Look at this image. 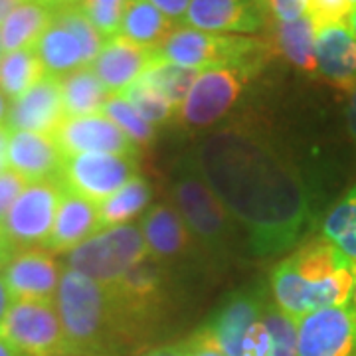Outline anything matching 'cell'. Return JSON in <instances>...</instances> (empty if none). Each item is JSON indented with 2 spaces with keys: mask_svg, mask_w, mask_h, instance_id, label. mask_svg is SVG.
Wrapping results in <instances>:
<instances>
[{
  "mask_svg": "<svg viewBox=\"0 0 356 356\" xmlns=\"http://www.w3.org/2000/svg\"><path fill=\"white\" fill-rule=\"evenodd\" d=\"M194 163L248 232L255 255H277L299 242L311 222V204L299 172L261 135L229 127L198 145Z\"/></svg>",
  "mask_w": 356,
  "mask_h": 356,
  "instance_id": "6da1fadb",
  "label": "cell"
},
{
  "mask_svg": "<svg viewBox=\"0 0 356 356\" xmlns=\"http://www.w3.org/2000/svg\"><path fill=\"white\" fill-rule=\"evenodd\" d=\"M74 356H119L145 332L117 301L111 287L64 269L54 297Z\"/></svg>",
  "mask_w": 356,
  "mask_h": 356,
  "instance_id": "7a4b0ae2",
  "label": "cell"
},
{
  "mask_svg": "<svg viewBox=\"0 0 356 356\" xmlns=\"http://www.w3.org/2000/svg\"><path fill=\"white\" fill-rule=\"evenodd\" d=\"M356 266L331 242L315 240L281 259L271 271L273 303L293 321L327 307L348 305Z\"/></svg>",
  "mask_w": 356,
  "mask_h": 356,
  "instance_id": "3957f363",
  "label": "cell"
},
{
  "mask_svg": "<svg viewBox=\"0 0 356 356\" xmlns=\"http://www.w3.org/2000/svg\"><path fill=\"white\" fill-rule=\"evenodd\" d=\"M267 54L236 64L210 67L198 74L191 93L178 107L177 121L184 129L200 131L216 125L240 102L245 88L266 64Z\"/></svg>",
  "mask_w": 356,
  "mask_h": 356,
  "instance_id": "277c9868",
  "label": "cell"
},
{
  "mask_svg": "<svg viewBox=\"0 0 356 356\" xmlns=\"http://www.w3.org/2000/svg\"><path fill=\"white\" fill-rule=\"evenodd\" d=\"M170 192L172 206L194 238L216 254L226 252L236 236V222L206 182L194 159L178 166Z\"/></svg>",
  "mask_w": 356,
  "mask_h": 356,
  "instance_id": "5b68a950",
  "label": "cell"
},
{
  "mask_svg": "<svg viewBox=\"0 0 356 356\" xmlns=\"http://www.w3.org/2000/svg\"><path fill=\"white\" fill-rule=\"evenodd\" d=\"M147 259V243L139 224L129 222L103 228L79 243L62 259L65 269H74L105 287H113L140 261Z\"/></svg>",
  "mask_w": 356,
  "mask_h": 356,
  "instance_id": "8992f818",
  "label": "cell"
},
{
  "mask_svg": "<svg viewBox=\"0 0 356 356\" xmlns=\"http://www.w3.org/2000/svg\"><path fill=\"white\" fill-rule=\"evenodd\" d=\"M105 42L79 4H67L54 10V20L34 50L48 76L64 77L93 64Z\"/></svg>",
  "mask_w": 356,
  "mask_h": 356,
  "instance_id": "52a82bcc",
  "label": "cell"
},
{
  "mask_svg": "<svg viewBox=\"0 0 356 356\" xmlns=\"http://www.w3.org/2000/svg\"><path fill=\"white\" fill-rule=\"evenodd\" d=\"M269 46L261 40L240 34H212L194 30L188 26H178L161 46V58L170 64L191 67V70H210L220 65L236 64L254 56L267 54Z\"/></svg>",
  "mask_w": 356,
  "mask_h": 356,
  "instance_id": "ba28073f",
  "label": "cell"
},
{
  "mask_svg": "<svg viewBox=\"0 0 356 356\" xmlns=\"http://www.w3.org/2000/svg\"><path fill=\"white\" fill-rule=\"evenodd\" d=\"M0 337L22 356H74L54 301H14Z\"/></svg>",
  "mask_w": 356,
  "mask_h": 356,
  "instance_id": "9c48e42d",
  "label": "cell"
},
{
  "mask_svg": "<svg viewBox=\"0 0 356 356\" xmlns=\"http://www.w3.org/2000/svg\"><path fill=\"white\" fill-rule=\"evenodd\" d=\"M64 196L60 178L28 184L2 222V236L14 250L44 248Z\"/></svg>",
  "mask_w": 356,
  "mask_h": 356,
  "instance_id": "30bf717a",
  "label": "cell"
},
{
  "mask_svg": "<svg viewBox=\"0 0 356 356\" xmlns=\"http://www.w3.org/2000/svg\"><path fill=\"white\" fill-rule=\"evenodd\" d=\"M135 177H139L137 156L86 153L64 156L58 178L67 192L102 204Z\"/></svg>",
  "mask_w": 356,
  "mask_h": 356,
  "instance_id": "8fae6325",
  "label": "cell"
},
{
  "mask_svg": "<svg viewBox=\"0 0 356 356\" xmlns=\"http://www.w3.org/2000/svg\"><path fill=\"white\" fill-rule=\"evenodd\" d=\"M297 356H356V311L350 305L313 311L297 323Z\"/></svg>",
  "mask_w": 356,
  "mask_h": 356,
  "instance_id": "7c38bea8",
  "label": "cell"
},
{
  "mask_svg": "<svg viewBox=\"0 0 356 356\" xmlns=\"http://www.w3.org/2000/svg\"><path fill=\"white\" fill-rule=\"evenodd\" d=\"M64 264L46 248L16 250L2 267V277L14 301H54L64 275Z\"/></svg>",
  "mask_w": 356,
  "mask_h": 356,
  "instance_id": "4fadbf2b",
  "label": "cell"
},
{
  "mask_svg": "<svg viewBox=\"0 0 356 356\" xmlns=\"http://www.w3.org/2000/svg\"><path fill=\"white\" fill-rule=\"evenodd\" d=\"M54 139L64 156L86 153H107L139 156L140 149L103 113L67 117Z\"/></svg>",
  "mask_w": 356,
  "mask_h": 356,
  "instance_id": "5bb4252c",
  "label": "cell"
},
{
  "mask_svg": "<svg viewBox=\"0 0 356 356\" xmlns=\"http://www.w3.org/2000/svg\"><path fill=\"white\" fill-rule=\"evenodd\" d=\"M161 60L159 50L139 46L117 34L105 42L99 56L89 67L109 93H123Z\"/></svg>",
  "mask_w": 356,
  "mask_h": 356,
  "instance_id": "9a60e30c",
  "label": "cell"
},
{
  "mask_svg": "<svg viewBox=\"0 0 356 356\" xmlns=\"http://www.w3.org/2000/svg\"><path fill=\"white\" fill-rule=\"evenodd\" d=\"M147 243V259L168 264L186 259L196 248V238L172 204H154L139 222Z\"/></svg>",
  "mask_w": 356,
  "mask_h": 356,
  "instance_id": "2e32d148",
  "label": "cell"
},
{
  "mask_svg": "<svg viewBox=\"0 0 356 356\" xmlns=\"http://www.w3.org/2000/svg\"><path fill=\"white\" fill-rule=\"evenodd\" d=\"M67 119L62 99L60 79L46 76L22 97L10 102L6 127L10 131H30L42 135H56Z\"/></svg>",
  "mask_w": 356,
  "mask_h": 356,
  "instance_id": "e0dca14e",
  "label": "cell"
},
{
  "mask_svg": "<svg viewBox=\"0 0 356 356\" xmlns=\"http://www.w3.org/2000/svg\"><path fill=\"white\" fill-rule=\"evenodd\" d=\"M182 22L212 34H254L267 20L257 0H192Z\"/></svg>",
  "mask_w": 356,
  "mask_h": 356,
  "instance_id": "ac0fdd59",
  "label": "cell"
},
{
  "mask_svg": "<svg viewBox=\"0 0 356 356\" xmlns=\"http://www.w3.org/2000/svg\"><path fill=\"white\" fill-rule=\"evenodd\" d=\"M111 291L129 317L147 331L165 303V271L156 261L145 259L113 285Z\"/></svg>",
  "mask_w": 356,
  "mask_h": 356,
  "instance_id": "d6986e66",
  "label": "cell"
},
{
  "mask_svg": "<svg viewBox=\"0 0 356 356\" xmlns=\"http://www.w3.org/2000/svg\"><path fill=\"white\" fill-rule=\"evenodd\" d=\"M8 168L18 172L28 184L60 177L64 153L54 135L10 131L8 137Z\"/></svg>",
  "mask_w": 356,
  "mask_h": 356,
  "instance_id": "ffe728a7",
  "label": "cell"
},
{
  "mask_svg": "<svg viewBox=\"0 0 356 356\" xmlns=\"http://www.w3.org/2000/svg\"><path fill=\"white\" fill-rule=\"evenodd\" d=\"M317 74L341 91L356 88V38L346 24H325L315 36Z\"/></svg>",
  "mask_w": 356,
  "mask_h": 356,
  "instance_id": "44dd1931",
  "label": "cell"
},
{
  "mask_svg": "<svg viewBox=\"0 0 356 356\" xmlns=\"http://www.w3.org/2000/svg\"><path fill=\"white\" fill-rule=\"evenodd\" d=\"M266 303L264 293L254 289L234 293L222 303L214 318L208 323V329L214 332L226 355L242 356L243 337L252 329V325L261 318Z\"/></svg>",
  "mask_w": 356,
  "mask_h": 356,
  "instance_id": "7402d4cb",
  "label": "cell"
},
{
  "mask_svg": "<svg viewBox=\"0 0 356 356\" xmlns=\"http://www.w3.org/2000/svg\"><path fill=\"white\" fill-rule=\"evenodd\" d=\"M102 229L97 204L72 194L64 188V196L56 214V222L51 228L50 238L46 242V250L60 255L72 252L79 243L89 240L93 234Z\"/></svg>",
  "mask_w": 356,
  "mask_h": 356,
  "instance_id": "603a6c76",
  "label": "cell"
},
{
  "mask_svg": "<svg viewBox=\"0 0 356 356\" xmlns=\"http://www.w3.org/2000/svg\"><path fill=\"white\" fill-rule=\"evenodd\" d=\"M54 20V8L36 0H26L0 24V38L4 54L26 48H36L42 34Z\"/></svg>",
  "mask_w": 356,
  "mask_h": 356,
  "instance_id": "cb8c5ba5",
  "label": "cell"
},
{
  "mask_svg": "<svg viewBox=\"0 0 356 356\" xmlns=\"http://www.w3.org/2000/svg\"><path fill=\"white\" fill-rule=\"evenodd\" d=\"M177 28V22L166 18L149 0H129L119 36L145 48L161 50V46Z\"/></svg>",
  "mask_w": 356,
  "mask_h": 356,
  "instance_id": "d4e9b609",
  "label": "cell"
},
{
  "mask_svg": "<svg viewBox=\"0 0 356 356\" xmlns=\"http://www.w3.org/2000/svg\"><path fill=\"white\" fill-rule=\"evenodd\" d=\"M273 36H275V48L289 64L305 74H317V60H315L317 28L309 14L293 22H277Z\"/></svg>",
  "mask_w": 356,
  "mask_h": 356,
  "instance_id": "484cf974",
  "label": "cell"
},
{
  "mask_svg": "<svg viewBox=\"0 0 356 356\" xmlns=\"http://www.w3.org/2000/svg\"><path fill=\"white\" fill-rule=\"evenodd\" d=\"M60 79L62 99L67 117H88L102 113L103 105L109 99V91L103 88L99 77L91 67H81Z\"/></svg>",
  "mask_w": 356,
  "mask_h": 356,
  "instance_id": "4316f807",
  "label": "cell"
},
{
  "mask_svg": "<svg viewBox=\"0 0 356 356\" xmlns=\"http://www.w3.org/2000/svg\"><path fill=\"white\" fill-rule=\"evenodd\" d=\"M151 198H153V188L147 182V178L135 177L133 180H129L125 186L113 192L107 200L97 204L102 229L133 222V218L149 210Z\"/></svg>",
  "mask_w": 356,
  "mask_h": 356,
  "instance_id": "83f0119b",
  "label": "cell"
},
{
  "mask_svg": "<svg viewBox=\"0 0 356 356\" xmlns=\"http://www.w3.org/2000/svg\"><path fill=\"white\" fill-rule=\"evenodd\" d=\"M48 76L34 48L4 54L0 62V89L14 102Z\"/></svg>",
  "mask_w": 356,
  "mask_h": 356,
  "instance_id": "f1b7e54d",
  "label": "cell"
},
{
  "mask_svg": "<svg viewBox=\"0 0 356 356\" xmlns=\"http://www.w3.org/2000/svg\"><path fill=\"white\" fill-rule=\"evenodd\" d=\"M323 238L337 245L356 266V186L334 204L323 222Z\"/></svg>",
  "mask_w": 356,
  "mask_h": 356,
  "instance_id": "f546056e",
  "label": "cell"
},
{
  "mask_svg": "<svg viewBox=\"0 0 356 356\" xmlns=\"http://www.w3.org/2000/svg\"><path fill=\"white\" fill-rule=\"evenodd\" d=\"M121 95L153 127L165 125L170 119H177V107L168 102V97H166L165 93L156 86H153L145 76L140 77L139 81H135L131 88L125 89Z\"/></svg>",
  "mask_w": 356,
  "mask_h": 356,
  "instance_id": "4dcf8cb0",
  "label": "cell"
},
{
  "mask_svg": "<svg viewBox=\"0 0 356 356\" xmlns=\"http://www.w3.org/2000/svg\"><path fill=\"white\" fill-rule=\"evenodd\" d=\"M102 113L105 117H109L139 149L140 147H149L153 143L154 135H156L154 129L156 127H153L149 121H145L137 113V109L121 93H111L109 95V99L103 105Z\"/></svg>",
  "mask_w": 356,
  "mask_h": 356,
  "instance_id": "1f68e13d",
  "label": "cell"
},
{
  "mask_svg": "<svg viewBox=\"0 0 356 356\" xmlns=\"http://www.w3.org/2000/svg\"><path fill=\"white\" fill-rule=\"evenodd\" d=\"M198 74H200L198 70L182 67V65L170 64L166 60H161L159 64H154L145 74V77L165 93L166 97H168V102L172 103L178 111V107L184 103L186 95L191 93Z\"/></svg>",
  "mask_w": 356,
  "mask_h": 356,
  "instance_id": "d6a6232c",
  "label": "cell"
},
{
  "mask_svg": "<svg viewBox=\"0 0 356 356\" xmlns=\"http://www.w3.org/2000/svg\"><path fill=\"white\" fill-rule=\"evenodd\" d=\"M261 318L271 334L269 356H297V321L277 309L273 301H267Z\"/></svg>",
  "mask_w": 356,
  "mask_h": 356,
  "instance_id": "836d02e7",
  "label": "cell"
},
{
  "mask_svg": "<svg viewBox=\"0 0 356 356\" xmlns=\"http://www.w3.org/2000/svg\"><path fill=\"white\" fill-rule=\"evenodd\" d=\"M77 4L103 38L109 40L119 34L129 0H79Z\"/></svg>",
  "mask_w": 356,
  "mask_h": 356,
  "instance_id": "e575fe53",
  "label": "cell"
},
{
  "mask_svg": "<svg viewBox=\"0 0 356 356\" xmlns=\"http://www.w3.org/2000/svg\"><path fill=\"white\" fill-rule=\"evenodd\" d=\"M355 8L353 0H309V16L315 28L325 24H346Z\"/></svg>",
  "mask_w": 356,
  "mask_h": 356,
  "instance_id": "d590c367",
  "label": "cell"
},
{
  "mask_svg": "<svg viewBox=\"0 0 356 356\" xmlns=\"http://www.w3.org/2000/svg\"><path fill=\"white\" fill-rule=\"evenodd\" d=\"M266 20L293 22L309 14V0H257Z\"/></svg>",
  "mask_w": 356,
  "mask_h": 356,
  "instance_id": "8d00e7d4",
  "label": "cell"
},
{
  "mask_svg": "<svg viewBox=\"0 0 356 356\" xmlns=\"http://www.w3.org/2000/svg\"><path fill=\"white\" fill-rule=\"evenodd\" d=\"M26 186H28V182L24 178L10 168H6L0 175V228H2V222H4L6 214L10 212L13 204L16 202V198L22 194Z\"/></svg>",
  "mask_w": 356,
  "mask_h": 356,
  "instance_id": "74e56055",
  "label": "cell"
},
{
  "mask_svg": "<svg viewBox=\"0 0 356 356\" xmlns=\"http://www.w3.org/2000/svg\"><path fill=\"white\" fill-rule=\"evenodd\" d=\"M269 353H271V334L267 331L264 318H259L243 337L242 356H269Z\"/></svg>",
  "mask_w": 356,
  "mask_h": 356,
  "instance_id": "f35d334b",
  "label": "cell"
},
{
  "mask_svg": "<svg viewBox=\"0 0 356 356\" xmlns=\"http://www.w3.org/2000/svg\"><path fill=\"white\" fill-rule=\"evenodd\" d=\"M186 346L191 350V356H228L216 341L214 332L208 329V325L194 332L186 341Z\"/></svg>",
  "mask_w": 356,
  "mask_h": 356,
  "instance_id": "ab89813d",
  "label": "cell"
},
{
  "mask_svg": "<svg viewBox=\"0 0 356 356\" xmlns=\"http://www.w3.org/2000/svg\"><path fill=\"white\" fill-rule=\"evenodd\" d=\"M149 2L172 22H182L192 0H149Z\"/></svg>",
  "mask_w": 356,
  "mask_h": 356,
  "instance_id": "60d3db41",
  "label": "cell"
},
{
  "mask_svg": "<svg viewBox=\"0 0 356 356\" xmlns=\"http://www.w3.org/2000/svg\"><path fill=\"white\" fill-rule=\"evenodd\" d=\"M140 356H191V350H188L186 343H180L153 348V350H149V353H145V355Z\"/></svg>",
  "mask_w": 356,
  "mask_h": 356,
  "instance_id": "b9f144b4",
  "label": "cell"
},
{
  "mask_svg": "<svg viewBox=\"0 0 356 356\" xmlns=\"http://www.w3.org/2000/svg\"><path fill=\"white\" fill-rule=\"evenodd\" d=\"M13 303H14L13 295H10V291H8L6 281H4L2 273H0V327H2L4 318H6V315H8V311H10Z\"/></svg>",
  "mask_w": 356,
  "mask_h": 356,
  "instance_id": "7bdbcfd3",
  "label": "cell"
},
{
  "mask_svg": "<svg viewBox=\"0 0 356 356\" xmlns=\"http://www.w3.org/2000/svg\"><path fill=\"white\" fill-rule=\"evenodd\" d=\"M8 137H10V129L6 125H0V175L8 168Z\"/></svg>",
  "mask_w": 356,
  "mask_h": 356,
  "instance_id": "ee69618b",
  "label": "cell"
},
{
  "mask_svg": "<svg viewBox=\"0 0 356 356\" xmlns=\"http://www.w3.org/2000/svg\"><path fill=\"white\" fill-rule=\"evenodd\" d=\"M346 119H348V129L356 143V88L348 95V109H346Z\"/></svg>",
  "mask_w": 356,
  "mask_h": 356,
  "instance_id": "f6af8a7d",
  "label": "cell"
},
{
  "mask_svg": "<svg viewBox=\"0 0 356 356\" xmlns=\"http://www.w3.org/2000/svg\"><path fill=\"white\" fill-rule=\"evenodd\" d=\"M26 0H0V24L6 20V16L16 10L20 4H24Z\"/></svg>",
  "mask_w": 356,
  "mask_h": 356,
  "instance_id": "bcb514c9",
  "label": "cell"
},
{
  "mask_svg": "<svg viewBox=\"0 0 356 356\" xmlns=\"http://www.w3.org/2000/svg\"><path fill=\"white\" fill-rule=\"evenodd\" d=\"M16 252L10 243L6 242V240H0V271H2V267L6 266V261L13 257V254Z\"/></svg>",
  "mask_w": 356,
  "mask_h": 356,
  "instance_id": "7dc6e473",
  "label": "cell"
},
{
  "mask_svg": "<svg viewBox=\"0 0 356 356\" xmlns=\"http://www.w3.org/2000/svg\"><path fill=\"white\" fill-rule=\"evenodd\" d=\"M8 111H10V99H8V97L2 93V89H0V125H6Z\"/></svg>",
  "mask_w": 356,
  "mask_h": 356,
  "instance_id": "c3c4849f",
  "label": "cell"
},
{
  "mask_svg": "<svg viewBox=\"0 0 356 356\" xmlns=\"http://www.w3.org/2000/svg\"><path fill=\"white\" fill-rule=\"evenodd\" d=\"M40 4H46V6H50V8H62V6H67V4H77L79 0H36Z\"/></svg>",
  "mask_w": 356,
  "mask_h": 356,
  "instance_id": "681fc988",
  "label": "cell"
},
{
  "mask_svg": "<svg viewBox=\"0 0 356 356\" xmlns=\"http://www.w3.org/2000/svg\"><path fill=\"white\" fill-rule=\"evenodd\" d=\"M0 356H22L13 344H8L2 337H0Z\"/></svg>",
  "mask_w": 356,
  "mask_h": 356,
  "instance_id": "f907efd6",
  "label": "cell"
},
{
  "mask_svg": "<svg viewBox=\"0 0 356 356\" xmlns=\"http://www.w3.org/2000/svg\"><path fill=\"white\" fill-rule=\"evenodd\" d=\"M348 24H350V30H353V34H355L356 38V8L350 14V18H348Z\"/></svg>",
  "mask_w": 356,
  "mask_h": 356,
  "instance_id": "816d5d0a",
  "label": "cell"
},
{
  "mask_svg": "<svg viewBox=\"0 0 356 356\" xmlns=\"http://www.w3.org/2000/svg\"><path fill=\"white\" fill-rule=\"evenodd\" d=\"M348 305L353 307L356 311V281H355V289H353V295H350V301H348Z\"/></svg>",
  "mask_w": 356,
  "mask_h": 356,
  "instance_id": "f5cc1de1",
  "label": "cell"
},
{
  "mask_svg": "<svg viewBox=\"0 0 356 356\" xmlns=\"http://www.w3.org/2000/svg\"><path fill=\"white\" fill-rule=\"evenodd\" d=\"M2 58H4V48H2V38H0V62H2Z\"/></svg>",
  "mask_w": 356,
  "mask_h": 356,
  "instance_id": "db71d44e",
  "label": "cell"
},
{
  "mask_svg": "<svg viewBox=\"0 0 356 356\" xmlns=\"http://www.w3.org/2000/svg\"><path fill=\"white\" fill-rule=\"evenodd\" d=\"M0 240H4V236H2V229H0Z\"/></svg>",
  "mask_w": 356,
  "mask_h": 356,
  "instance_id": "11a10c76",
  "label": "cell"
},
{
  "mask_svg": "<svg viewBox=\"0 0 356 356\" xmlns=\"http://www.w3.org/2000/svg\"><path fill=\"white\" fill-rule=\"evenodd\" d=\"M353 2H355V6H356V0H353Z\"/></svg>",
  "mask_w": 356,
  "mask_h": 356,
  "instance_id": "9f6ffc18",
  "label": "cell"
}]
</instances>
